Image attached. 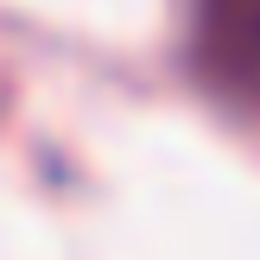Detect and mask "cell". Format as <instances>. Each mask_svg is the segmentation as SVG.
<instances>
[{
	"label": "cell",
	"instance_id": "obj_1",
	"mask_svg": "<svg viewBox=\"0 0 260 260\" xmlns=\"http://www.w3.org/2000/svg\"><path fill=\"white\" fill-rule=\"evenodd\" d=\"M197 63L216 89H260V0H197Z\"/></svg>",
	"mask_w": 260,
	"mask_h": 260
}]
</instances>
